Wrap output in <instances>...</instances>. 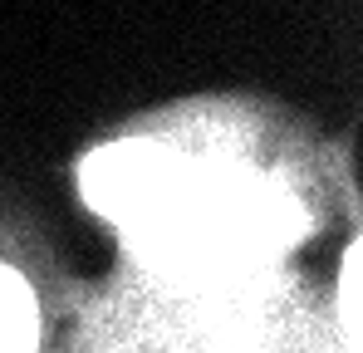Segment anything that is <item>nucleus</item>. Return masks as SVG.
<instances>
[{
  "label": "nucleus",
  "instance_id": "obj_1",
  "mask_svg": "<svg viewBox=\"0 0 363 353\" xmlns=\"http://www.w3.org/2000/svg\"><path fill=\"white\" fill-rule=\"evenodd\" d=\"M0 353H35V299L15 270L0 265Z\"/></svg>",
  "mask_w": 363,
  "mask_h": 353
}]
</instances>
